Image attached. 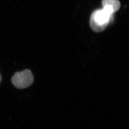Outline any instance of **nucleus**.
I'll list each match as a JSON object with an SVG mask.
<instances>
[{
	"mask_svg": "<svg viewBox=\"0 0 129 129\" xmlns=\"http://www.w3.org/2000/svg\"><path fill=\"white\" fill-rule=\"evenodd\" d=\"M113 17V14L110 13L103 8L95 10L90 17V27L94 31H103L112 21Z\"/></svg>",
	"mask_w": 129,
	"mask_h": 129,
	"instance_id": "f257e3e1",
	"label": "nucleus"
},
{
	"mask_svg": "<svg viewBox=\"0 0 129 129\" xmlns=\"http://www.w3.org/2000/svg\"><path fill=\"white\" fill-rule=\"evenodd\" d=\"M34 81V77L29 70L16 72L12 78L13 84L19 89L28 87L33 84Z\"/></svg>",
	"mask_w": 129,
	"mask_h": 129,
	"instance_id": "f03ea898",
	"label": "nucleus"
},
{
	"mask_svg": "<svg viewBox=\"0 0 129 129\" xmlns=\"http://www.w3.org/2000/svg\"><path fill=\"white\" fill-rule=\"evenodd\" d=\"M103 9L112 14L118 11L121 6L120 3L118 0H103Z\"/></svg>",
	"mask_w": 129,
	"mask_h": 129,
	"instance_id": "7ed1b4c3",
	"label": "nucleus"
},
{
	"mask_svg": "<svg viewBox=\"0 0 129 129\" xmlns=\"http://www.w3.org/2000/svg\"><path fill=\"white\" fill-rule=\"evenodd\" d=\"M0 80H1V78H0Z\"/></svg>",
	"mask_w": 129,
	"mask_h": 129,
	"instance_id": "20e7f679",
	"label": "nucleus"
}]
</instances>
